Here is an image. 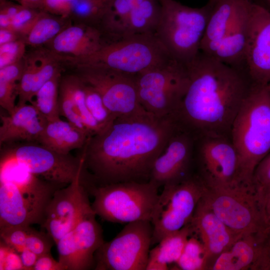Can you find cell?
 <instances>
[{"label": "cell", "instance_id": "603a6c76", "mask_svg": "<svg viewBox=\"0 0 270 270\" xmlns=\"http://www.w3.org/2000/svg\"><path fill=\"white\" fill-rule=\"evenodd\" d=\"M252 4L220 40L200 51L222 63L245 70L248 21Z\"/></svg>", "mask_w": 270, "mask_h": 270}, {"label": "cell", "instance_id": "b9f144b4", "mask_svg": "<svg viewBox=\"0 0 270 270\" xmlns=\"http://www.w3.org/2000/svg\"><path fill=\"white\" fill-rule=\"evenodd\" d=\"M75 0H43L42 10L64 18L72 14Z\"/></svg>", "mask_w": 270, "mask_h": 270}, {"label": "cell", "instance_id": "ba28073f", "mask_svg": "<svg viewBox=\"0 0 270 270\" xmlns=\"http://www.w3.org/2000/svg\"><path fill=\"white\" fill-rule=\"evenodd\" d=\"M135 80L141 105L158 118H173L188 84L185 64L174 58L135 75Z\"/></svg>", "mask_w": 270, "mask_h": 270}, {"label": "cell", "instance_id": "8992f818", "mask_svg": "<svg viewBox=\"0 0 270 270\" xmlns=\"http://www.w3.org/2000/svg\"><path fill=\"white\" fill-rule=\"evenodd\" d=\"M160 186L151 181L124 182L92 187L96 215L112 222L151 220Z\"/></svg>", "mask_w": 270, "mask_h": 270}, {"label": "cell", "instance_id": "5bb4252c", "mask_svg": "<svg viewBox=\"0 0 270 270\" xmlns=\"http://www.w3.org/2000/svg\"><path fill=\"white\" fill-rule=\"evenodd\" d=\"M160 12L159 0H113L100 28L110 42L154 34Z\"/></svg>", "mask_w": 270, "mask_h": 270}, {"label": "cell", "instance_id": "7402d4cb", "mask_svg": "<svg viewBox=\"0 0 270 270\" xmlns=\"http://www.w3.org/2000/svg\"><path fill=\"white\" fill-rule=\"evenodd\" d=\"M0 144L38 140L47 121L31 104L16 106L12 112L0 116Z\"/></svg>", "mask_w": 270, "mask_h": 270}, {"label": "cell", "instance_id": "44dd1931", "mask_svg": "<svg viewBox=\"0 0 270 270\" xmlns=\"http://www.w3.org/2000/svg\"><path fill=\"white\" fill-rule=\"evenodd\" d=\"M98 26L81 24L66 26L50 42L52 50L66 60L84 58L94 53L107 42Z\"/></svg>", "mask_w": 270, "mask_h": 270}, {"label": "cell", "instance_id": "d4e9b609", "mask_svg": "<svg viewBox=\"0 0 270 270\" xmlns=\"http://www.w3.org/2000/svg\"><path fill=\"white\" fill-rule=\"evenodd\" d=\"M90 137L67 120L60 118L47 121L38 141L54 152L68 154L72 150L84 147Z\"/></svg>", "mask_w": 270, "mask_h": 270}, {"label": "cell", "instance_id": "836d02e7", "mask_svg": "<svg viewBox=\"0 0 270 270\" xmlns=\"http://www.w3.org/2000/svg\"><path fill=\"white\" fill-rule=\"evenodd\" d=\"M74 97L82 120L90 135L103 132L102 128L90 113L86 102L84 82L79 76H72Z\"/></svg>", "mask_w": 270, "mask_h": 270}, {"label": "cell", "instance_id": "52a82bcc", "mask_svg": "<svg viewBox=\"0 0 270 270\" xmlns=\"http://www.w3.org/2000/svg\"><path fill=\"white\" fill-rule=\"evenodd\" d=\"M204 202L239 236L270 232L264 206L253 185L210 188L206 186Z\"/></svg>", "mask_w": 270, "mask_h": 270}, {"label": "cell", "instance_id": "9a60e30c", "mask_svg": "<svg viewBox=\"0 0 270 270\" xmlns=\"http://www.w3.org/2000/svg\"><path fill=\"white\" fill-rule=\"evenodd\" d=\"M82 171L83 168L68 185L56 190L46 208L40 226L55 244L74 228L86 214L94 212L82 180Z\"/></svg>", "mask_w": 270, "mask_h": 270}, {"label": "cell", "instance_id": "f6af8a7d", "mask_svg": "<svg viewBox=\"0 0 270 270\" xmlns=\"http://www.w3.org/2000/svg\"><path fill=\"white\" fill-rule=\"evenodd\" d=\"M256 270H270V233L265 240Z\"/></svg>", "mask_w": 270, "mask_h": 270}, {"label": "cell", "instance_id": "4dcf8cb0", "mask_svg": "<svg viewBox=\"0 0 270 270\" xmlns=\"http://www.w3.org/2000/svg\"><path fill=\"white\" fill-rule=\"evenodd\" d=\"M24 60V70L18 86L16 106L31 103L33 100L32 92L38 66L37 50L26 54Z\"/></svg>", "mask_w": 270, "mask_h": 270}, {"label": "cell", "instance_id": "d6986e66", "mask_svg": "<svg viewBox=\"0 0 270 270\" xmlns=\"http://www.w3.org/2000/svg\"><path fill=\"white\" fill-rule=\"evenodd\" d=\"M194 138L178 125L164 150L154 160L150 181L158 186L178 181L190 174Z\"/></svg>", "mask_w": 270, "mask_h": 270}, {"label": "cell", "instance_id": "7bdbcfd3", "mask_svg": "<svg viewBox=\"0 0 270 270\" xmlns=\"http://www.w3.org/2000/svg\"><path fill=\"white\" fill-rule=\"evenodd\" d=\"M23 6L8 0H0V28H9L12 18Z\"/></svg>", "mask_w": 270, "mask_h": 270}, {"label": "cell", "instance_id": "9c48e42d", "mask_svg": "<svg viewBox=\"0 0 270 270\" xmlns=\"http://www.w3.org/2000/svg\"><path fill=\"white\" fill-rule=\"evenodd\" d=\"M152 213V244L190 224L206 186L198 175L163 186Z\"/></svg>", "mask_w": 270, "mask_h": 270}, {"label": "cell", "instance_id": "4316f807", "mask_svg": "<svg viewBox=\"0 0 270 270\" xmlns=\"http://www.w3.org/2000/svg\"><path fill=\"white\" fill-rule=\"evenodd\" d=\"M192 233L190 223L164 236L150 250L146 270H169V265L176 264L178 260Z\"/></svg>", "mask_w": 270, "mask_h": 270}, {"label": "cell", "instance_id": "ffe728a7", "mask_svg": "<svg viewBox=\"0 0 270 270\" xmlns=\"http://www.w3.org/2000/svg\"><path fill=\"white\" fill-rule=\"evenodd\" d=\"M192 232L203 244L208 268L241 236L230 228L204 202L199 201L190 222Z\"/></svg>", "mask_w": 270, "mask_h": 270}, {"label": "cell", "instance_id": "5b68a950", "mask_svg": "<svg viewBox=\"0 0 270 270\" xmlns=\"http://www.w3.org/2000/svg\"><path fill=\"white\" fill-rule=\"evenodd\" d=\"M172 58L154 34H145L107 42L92 54L70 62L77 68L100 67L136 75Z\"/></svg>", "mask_w": 270, "mask_h": 270}, {"label": "cell", "instance_id": "db71d44e", "mask_svg": "<svg viewBox=\"0 0 270 270\" xmlns=\"http://www.w3.org/2000/svg\"><path fill=\"white\" fill-rule=\"evenodd\" d=\"M268 0V2L269 4H270V0Z\"/></svg>", "mask_w": 270, "mask_h": 270}, {"label": "cell", "instance_id": "bcb514c9", "mask_svg": "<svg viewBox=\"0 0 270 270\" xmlns=\"http://www.w3.org/2000/svg\"><path fill=\"white\" fill-rule=\"evenodd\" d=\"M20 256L24 270H33L39 256L26 248L20 252Z\"/></svg>", "mask_w": 270, "mask_h": 270}, {"label": "cell", "instance_id": "8fae6325", "mask_svg": "<svg viewBox=\"0 0 270 270\" xmlns=\"http://www.w3.org/2000/svg\"><path fill=\"white\" fill-rule=\"evenodd\" d=\"M153 228L150 220L128 223L108 242H104L94 254L96 270H146Z\"/></svg>", "mask_w": 270, "mask_h": 270}, {"label": "cell", "instance_id": "cb8c5ba5", "mask_svg": "<svg viewBox=\"0 0 270 270\" xmlns=\"http://www.w3.org/2000/svg\"><path fill=\"white\" fill-rule=\"evenodd\" d=\"M270 232L240 237L210 266L212 270H256L265 240Z\"/></svg>", "mask_w": 270, "mask_h": 270}, {"label": "cell", "instance_id": "60d3db41", "mask_svg": "<svg viewBox=\"0 0 270 270\" xmlns=\"http://www.w3.org/2000/svg\"><path fill=\"white\" fill-rule=\"evenodd\" d=\"M18 86V82L0 80V105L8 114H12L16 107Z\"/></svg>", "mask_w": 270, "mask_h": 270}, {"label": "cell", "instance_id": "7c38bea8", "mask_svg": "<svg viewBox=\"0 0 270 270\" xmlns=\"http://www.w3.org/2000/svg\"><path fill=\"white\" fill-rule=\"evenodd\" d=\"M78 68V76L98 91L106 106L116 119L154 116L144 109L140 102L135 75L100 67L84 66Z\"/></svg>", "mask_w": 270, "mask_h": 270}, {"label": "cell", "instance_id": "1f68e13d", "mask_svg": "<svg viewBox=\"0 0 270 270\" xmlns=\"http://www.w3.org/2000/svg\"><path fill=\"white\" fill-rule=\"evenodd\" d=\"M176 264L182 270H206L208 262L204 249L200 240L194 236L188 238Z\"/></svg>", "mask_w": 270, "mask_h": 270}, {"label": "cell", "instance_id": "277c9868", "mask_svg": "<svg viewBox=\"0 0 270 270\" xmlns=\"http://www.w3.org/2000/svg\"><path fill=\"white\" fill-rule=\"evenodd\" d=\"M161 12L154 35L170 56L184 64L200 52L212 8H192L176 0H159Z\"/></svg>", "mask_w": 270, "mask_h": 270}, {"label": "cell", "instance_id": "7a4b0ae2", "mask_svg": "<svg viewBox=\"0 0 270 270\" xmlns=\"http://www.w3.org/2000/svg\"><path fill=\"white\" fill-rule=\"evenodd\" d=\"M188 84L173 118L194 138H230L233 122L252 82L246 72L200 51L185 64Z\"/></svg>", "mask_w": 270, "mask_h": 270}, {"label": "cell", "instance_id": "e0dca14e", "mask_svg": "<svg viewBox=\"0 0 270 270\" xmlns=\"http://www.w3.org/2000/svg\"><path fill=\"white\" fill-rule=\"evenodd\" d=\"M94 212L86 214L56 244L64 270H87L94 266V254L104 243Z\"/></svg>", "mask_w": 270, "mask_h": 270}, {"label": "cell", "instance_id": "f35d334b", "mask_svg": "<svg viewBox=\"0 0 270 270\" xmlns=\"http://www.w3.org/2000/svg\"><path fill=\"white\" fill-rule=\"evenodd\" d=\"M54 242L48 232L46 234L32 228L26 240V248L40 256L50 252Z\"/></svg>", "mask_w": 270, "mask_h": 270}, {"label": "cell", "instance_id": "ac0fdd59", "mask_svg": "<svg viewBox=\"0 0 270 270\" xmlns=\"http://www.w3.org/2000/svg\"><path fill=\"white\" fill-rule=\"evenodd\" d=\"M244 66L252 82L268 84L270 82V11L252 2Z\"/></svg>", "mask_w": 270, "mask_h": 270}, {"label": "cell", "instance_id": "6da1fadb", "mask_svg": "<svg viewBox=\"0 0 270 270\" xmlns=\"http://www.w3.org/2000/svg\"><path fill=\"white\" fill-rule=\"evenodd\" d=\"M178 127L172 117L116 118L90 136L84 150V166L100 185L146 182L157 157Z\"/></svg>", "mask_w": 270, "mask_h": 270}, {"label": "cell", "instance_id": "f907efd6", "mask_svg": "<svg viewBox=\"0 0 270 270\" xmlns=\"http://www.w3.org/2000/svg\"><path fill=\"white\" fill-rule=\"evenodd\" d=\"M100 0V1L104 2L105 4H108L110 6L112 2L113 1V0Z\"/></svg>", "mask_w": 270, "mask_h": 270}, {"label": "cell", "instance_id": "f1b7e54d", "mask_svg": "<svg viewBox=\"0 0 270 270\" xmlns=\"http://www.w3.org/2000/svg\"><path fill=\"white\" fill-rule=\"evenodd\" d=\"M42 10L32 29L24 38L26 44L38 46L50 42L66 26L63 20Z\"/></svg>", "mask_w": 270, "mask_h": 270}, {"label": "cell", "instance_id": "2e32d148", "mask_svg": "<svg viewBox=\"0 0 270 270\" xmlns=\"http://www.w3.org/2000/svg\"><path fill=\"white\" fill-rule=\"evenodd\" d=\"M24 166L36 176L62 188L70 184L84 168V154L78 158L54 152L42 145L26 144L1 154Z\"/></svg>", "mask_w": 270, "mask_h": 270}, {"label": "cell", "instance_id": "3957f363", "mask_svg": "<svg viewBox=\"0 0 270 270\" xmlns=\"http://www.w3.org/2000/svg\"><path fill=\"white\" fill-rule=\"evenodd\" d=\"M230 140L238 157L240 180L253 185L256 166L270 152V94L267 84L252 82L233 122Z\"/></svg>", "mask_w": 270, "mask_h": 270}, {"label": "cell", "instance_id": "30bf717a", "mask_svg": "<svg viewBox=\"0 0 270 270\" xmlns=\"http://www.w3.org/2000/svg\"><path fill=\"white\" fill-rule=\"evenodd\" d=\"M61 188L40 178L22 185L0 182V228L41 225L48 202Z\"/></svg>", "mask_w": 270, "mask_h": 270}, {"label": "cell", "instance_id": "74e56055", "mask_svg": "<svg viewBox=\"0 0 270 270\" xmlns=\"http://www.w3.org/2000/svg\"><path fill=\"white\" fill-rule=\"evenodd\" d=\"M26 43L23 38L0 45V68L22 60L26 55Z\"/></svg>", "mask_w": 270, "mask_h": 270}, {"label": "cell", "instance_id": "8d00e7d4", "mask_svg": "<svg viewBox=\"0 0 270 270\" xmlns=\"http://www.w3.org/2000/svg\"><path fill=\"white\" fill-rule=\"evenodd\" d=\"M32 228L23 226L1 228L0 240L20 253L26 248V240Z\"/></svg>", "mask_w": 270, "mask_h": 270}, {"label": "cell", "instance_id": "f5cc1de1", "mask_svg": "<svg viewBox=\"0 0 270 270\" xmlns=\"http://www.w3.org/2000/svg\"><path fill=\"white\" fill-rule=\"evenodd\" d=\"M15 0V1H16L18 2V4L20 3V0Z\"/></svg>", "mask_w": 270, "mask_h": 270}, {"label": "cell", "instance_id": "e575fe53", "mask_svg": "<svg viewBox=\"0 0 270 270\" xmlns=\"http://www.w3.org/2000/svg\"><path fill=\"white\" fill-rule=\"evenodd\" d=\"M252 184L264 206V200L270 194V152L256 166Z\"/></svg>", "mask_w": 270, "mask_h": 270}, {"label": "cell", "instance_id": "816d5d0a", "mask_svg": "<svg viewBox=\"0 0 270 270\" xmlns=\"http://www.w3.org/2000/svg\"><path fill=\"white\" fill-rule=\"evenodd\" d=\"M267 88H268V90L270 94V82L268 84H267Z\"/></svg>", "mask_w": 270, "mask_h": 270}, {"label": "cell", "instance_id": "4fadbf2b", "mask_svg": "<svg viewBox=\"0 0 270 270\" xmlns=\"http://www.w3.org/2000/svg\"><path fill=\"white\" fill-rule=\"evenodd\" d=\"M194 153L198 164V176L206 187L244 184L240 178L238 153L230 138L214 136L194 138Z\"/></svg>", "mask_w": 270, "mask_h": 270}, {"label": "cell", "instance_id": "f546056e", "mask_svg": "<svg viewBox=\"0 0 270 270\" xmlns=\"http://www.w3.org/2000/svg\"><path fill=\"white\" fill-rule=\"evenodd\" d=\"M58 102L60 114L91 136L82 120L76 107L72 91V76L64 78L60 82Z\"/></svg>", "mask_w": 270, "mask_h": 270}, {"label": "cell", "instance_id": "ab89813d", "mask_svg": "<svg viewBox=\"0 0 270 270\" xmlns=\"http://www.w3.org/2000/svg\"><path fill=\"white\" fill-rule=\"evenodd\" d=\"M0 244V270H25L20 253L2 240Z\"/></svg>", "mask_w": 270, "mask_h": 270}, {"label": "cell", "instance_id": "484cf974", "mask_svg": "<svg viewBox=\"0 0 270 270\" xmlns=\"http://www.w3.org/2000/svg\"><path fill=\"white\" fill-rule=\"evenodd\" d=\"M251 3L250 0H220L212 8L202 42L200 50L220 40Z\"/></svg>", "mask_w": 270, "mask_h": 270}, {"label": "cell", "instance_id": "681fc988", "mask_svg": "<svg viewBox=\"0 0 270 270\" xmlns=\"http://www.w3.org/2000/svg\"><path fill=\"white\" fill-rule=\"evenodd\" d=\"M220 0H210L208 5L212 8Z\"/></svg>", "mask_w": 270, "mask_h": 270}, {"label": "cell", "instance_id": "7dc6e473", "mask_svg": "<svg viewBox=\"0 0 270 270\" xmlns=\"http://www.w3.org/2000/svg\"><path fill=\"white\" fill-rule=\"evenodd\" d=\"M22 38L15 32L8 28H0V45Z\"/></svg>", "mask_w": 270, "mask_h": 270}, {"label": "cell", "instance_id": "c3c4849f", "mask_svg": "<svg viewBox=\"0 0 270 270\" xmlns=\"http://www.w3.org/2000/svg\"><path fill=\"white\" fill-rule=\"evenodd\" d=\"M264 210L266 222L270 227V194L267 196L264 200Z\"/></svg>", "mask_w": 270, "mask_h": 270}, {"label": "cell", "instance_id": "83f0119b", "mask_svg": "<svg viewBox=\"0 0 270 270\" xmlns=\"http://www.w3.org/2000/svg\"><path fill=\"white\" fill-rule=\"evenodd\" d=\"M60 77L61 72L44 84L31 102L46 121L60 118L58 97Z\"/></svg>", "mask_w": 270, "mask_h": 270}, {"label": "cell", "instance_id": "d590c367", "mask_svg": "<svg viewBox=\"0 0 270 270\" xmlns=\"http://www.w3.org/2000/svg\"><path fill=\"white\" fill-rule=\"evenodd\" d=\"M42 10L23 6L12 20L9 28L24 38L39 18Z\"/></svg>", "mask_w": 270, "mask_h": 270}, {"label": "cell", "instance_id": "ee69618b", "mask_svg": "<svg viewBox=\"0 0 270 270\" xmlns=\"http://www.w3.org/2000/svg\"><path fill=\"white\" fill-rule=\"evenodd\" d=\"M33 270H64L58 260H55L48 252L38 256Z\"/></svg>", "mask_w": 270, "mask_h": 270}, {"label": "cell", "instance_id": "d6a6232c", "mask_svg": "<svg viewBox=\"0 0 270 270\" xmlns=\"http://www.w3.org/2000/svg\"><path fill=\"white\" fill-rule=\"evenodd\" d=\"M83 82L88 108L104 132L113 123L116 118L106 108L98 91L91 86Z\"/></svg>", "mask_w": 270, "mask_h": 270}]
</instances>
